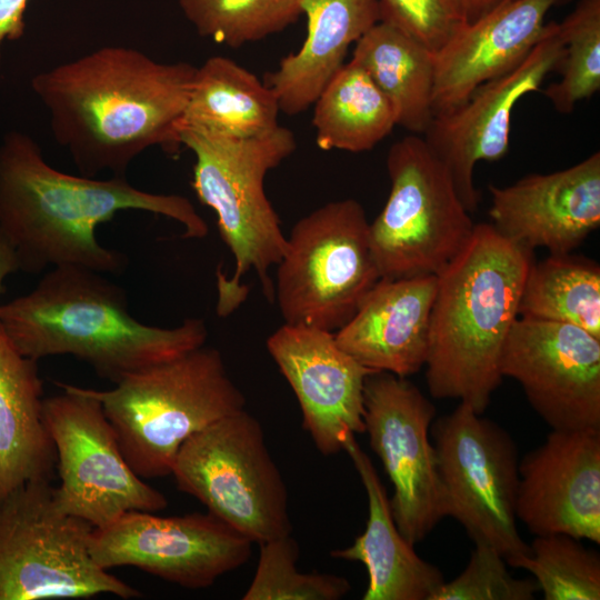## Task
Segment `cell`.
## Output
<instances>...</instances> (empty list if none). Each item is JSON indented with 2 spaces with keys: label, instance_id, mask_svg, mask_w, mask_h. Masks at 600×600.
<instances>
[{
  "label": "cell",
  "instance_id": "1",
  "mask_svg": "<svg viewBox=\"0 0 600 600\" xmlns=\"http://www.w3.org/2000/svg\"><path fill=\"white\" fill-rule=\"evenodd\" d=\"M197 67L158 62L126 47H102L36 74L31 88L46 107L54 140L81 176L127 177L131 162L159 146L181 147Z\"/></svg>",
  "mask_w": 600,
  "mask_h": 600
},
{
  "label": "cell",
  "instance_id": "2",
  "mask_svg": "<svg viewBox=\"0 0 600 600\" xmlns=\"http://www.w3.org/2000/svg\"><path fill=\"white\" fill-rule=\"evenodd\" d=\"M123 210L168 217L183 228V238L202 239L206 221L186 197L152 193L127 177L96 179L52 168L39 144L20 131L0 144V231L12 247L19 270L41 273L73 264L102 273H120L126 254L99 243L96 229Z\"/></svg>",
  "mask_w": 600,
  "mask_h": 600
},
{
  "label": "cell",
  "instance_id": "3",
  "mask_svg": "<svg viewBox=\"0 0 600 600\" xmlns=\"http://www.w3.org/2000/svg\"><path fill=\"white\" fill-rule=\"evenodd\" d=\"M128 309L124 290L102 272L66 264L51 268L29 293L0 304V324L23 356H73L113 383L207 341L200 318L160 328L138 321Z\"/></svg>",
  "mask_w": 600,
  "mask_h": 600
},
{
  "label": "cell",
  "instance_id": "4",
  "mask_svg": "<svg viewBox=\"0 0 600 600\" xmlns=\"http://www.w3.org/2000/svg\"><path fill=\"white\" fill-rule=\"evenodd\" d=\"M532 262L533 251L480 223L438 274L424 364L433 398L486 411L503 379L502 351Z\"/></svg>",
  "mask_w": 600,
  "mask_h": 600
},
{
  "label": "cell",
  "instance_id": "5",
  "mask_svg": "<svg viewBox=\"0 0 600 600\" xmlns=\"http://www.w3.org/2000/svg\"><path fill=\"white\" fill-rule=\"evenodd\" d=\"M181 146L196 162L192 188L201 203L217 214L220 236L230 249L236 269L218 279L219 316L231 313L247 297L240 286L250 270L258 274L268 300L274 298L269 269L286 248L279 217L264 192V178L297 148L293 132L282 126L256 137H233L190 126H179Z\"/></svg>",
  "mask_w": 600,
  "mask_h": 600
},
{
  "label": "cell",
  "instance_id": "6",
  "mask_svg": "<svg viewBox=\"0 0 600 600\" xmlns=\"http://www.w3.org/2000/svg\"><path fill=\"white\" fill-rule=\"evenodd\" d=\"M87 389L100 401L127 462L142 479L171 474L187 439L246 407L221 353L204 346L133 372L112 389Z\"/></svg>",
  "mask_w": 600,
  "mask_h": 600
},
{
  "label": "cell",
  "instance_id": "7",
  "mask_svg": "<svg viewBox=\"0 0 600 600\" xmlns=\"http://www.w3.org/2000/svg\"><path fill=\"white\" fill-rule=\"evenodd\" d=\"M93 527L63 512L49 480L29 481L0 499V600L121 599L140 592L96 564Z\"/></svg>",
  "mask_w": 600,
  "mask_h": 600
},
{
  "label": "cell",
  "instance_id": "8",
  "mask_svg": "<svg viewBox=\"0 0 600 600\" xmlns=\"http://www.w3.org/2000/svg\"><path fill=\"white\" fill-rule=\"evenodd\" d=\"M387 170L389 197L369 226L380 278L438 276L464 249L476 223L423 137L394 142Z\"/></svg>",
  "mask_w": 600,
  "mask_h": 600
},
{
  "label": "cell",
  "instance_id": "9",
  "mask_svg": "<svg viewBox=\"0 0 600 600\" xmlns=\"http://www.w3.org/2000/svg\"><path fill=\"white\" fill-rule=\"evenodd\" d=\"M369 221L354 199L331 201L296 222L274 296L284 323L336 332L381 279Z\"/></svg>",
  "mask_w": 600,
  "mask_h": 600
},
{
  "label": "cell",
  "instance_id": "10",
  "mask_svg": "<svg viewBox=\"0 0 600 600\" xmlns=\"http://www.w3.org/2000/svg\"><path fill=\"white\" fill-rule=\"evenodd\" d=\"M171 474L180 491L252 543L291 534L286 483L260 422L246 409L187 439Z\"/></svg>",
  "mask_w": 600,
  "mask_h": 600
},
{
  "label": "cell",
  "instance_id": "11",
  "mask_svg": "<svg viewBox=\"0 0 600 600\" xmlns=\"http://www.w3.org/2000/svg\"><path fill=\"white\" fill-rule=\"evenodd\" d=\"M446 514L474 543L494 548L510 562L529 553L517 528L518 448L511 436L469 404L432 422Z\"/></svg>",
  "mask_w": 600,
  "mask_h": 600
},
{
  "label": "cell",
  "instance_id": "12",
  "mask_svg": "<svg viewBox=\"0 0 600 600\" xmlns=\"http://www.w3.org/2000/svg\"><path fill=\"white\" fill-rule=\"evenodd\" d=\"M58 384L63 392L44 398L42 409L57 456L58 507L93 528L129 511L163 510L167 498L129 466L100 401L87 388Z\"/></svg>",
  "mask_w": 600,
  "mask_h": 600
},
{
  "label": "cell",
  "instance_id": "13",
  "mask_svg": "<svg viewBox=\"0 0 600 600\" xmlns=\"http://www.w3.org/2000/svg\"><path fill=\"white\" fill-rule=\"evenodd\" d=\"M364 432L388 474L390 508L400 533L421 542L447 517L430 428L433 403L407 378L376 371L363 389Z\"/></svg>",
  "mask_w": 600,
  "mask_h": 600
},
{
  "label": "cell",
  "instance_id": "14",
  "mask_svg": "<svg viewBox=\"0 0 600 600\" xmlns=\"http://www.w3.org/2000/svg\"><path fill=\"white\" fill-rule=\"evenodd\" d=\"M252 541L209 511L160 517L129 511L93 528L89 551L98 567H136L187 589L211 587L251 556Z\"/></svg>",
  "mask_w": 600,
  "mask_h": 600
},
{
  "label": "cell",
  "instance_id": "15",
  "mask_svg": "<svg viewBox=\"0 0 600 600\" xmlns=\"http://www.w3.org/2000/svg\"><path fill=\"white\" fill-rule=\"evenodd\" d=\"M500 370L551 430L600 428V339L588 331L518 317Z\"/></svg>",
  "mask_w": 600,
  "mask_h": 600
},
{
  "label": "cell",
  "instance_id": "16",
  "mask_svg": "<svg viewBox=\"0 0 600 600\" xmlns=\"http://www.w3.org/2000/svg\"><path fill=\"white\" fill-rule=\"evenodd\" d=\"M564 54L559 22L546 31L530 53L513 69L479 86L457 109L433 116L423 139L448 169L466 209L479 203L473 173L480 161H498L509 151L511 113L526 94L538 91Z\"/></svg>",
  "mask_w": 600,
  "mask_h": 600
},
{
  "label": "cell",
  "instance_id": "17",
  "mask_svg": "<svg viewBox=\"0 0 600 600\" xmlns=\"http://www.w3.org/2000/svg\"><path fill=\"white\" fill-rule=\"evenodd\" d=\"M266 346L292 388L302 427L321 454L339 453L350 437L364 432V382L376 371L344 352L334 332L284 323Z\"/></svg>",
  "mask_w": 600,
  "mask_h": 600
},
{
  "label": "cell",
  "instance_id": "18",
  "mask_svg": "<svg viewBox=\"0 0 600 600\" xmlns=\"http://www.w3.org/2000/svg\"><path fill=\"white\" fill-rule=\"evenodd\" d=\"M517 520L600 543V428L552 430L519 462Z\"/></svg>",
  "mask_w": 600,
  "mask_h": 600
},
{
  "label": "cell",
  "instance_id": "19",
  "mask_svg": "<svg viewBox=\"0 0 600 600\" xmlns=\"http://www.w3.org/2000/svg\"><path fill=\"white\" fill-rule=\"evenodd\" d=\"M489 191L488 214L502 237L531 251L569 253L600 226V153Z\"/></svg>",
  "mask_w": 600,
  "mask_h": 600
},
{
  "label": "cell",
  "instance_id": "20",
  "mask_svg": "<svg viewBox=\"0 0 600 600\" xmlns=\"http://www.w3.org/2000/svg\"><path fill=\"white\" fill-rule=\"evenodd\" d=\"M571 0H503L466 21L434 53L433 116L463 104L484 82L517 67L546 31L548 13Z\"/></svg>",
  "mask_w": 600,
  "mask_h": 600
},
{
  "label": "cell",
  "instance_id": "21",
  "mask_svg": "<svg viewBox=\"0 0 600 600\" xmlns=\"http://www.w3.org/2000/svg\"><path fill=\"white\" fill-rule=\"evenodd\" d=\"M438 276L380 279L354 316L334 332L362 366L407 378L426 364Z\"/></svg>",
  "mask_w": 600,
  "mask_h": 600
},
{
  "label": "cell",
  "instance_id": "22",
  "mask_svg": "<svg viewBox=\"0 0 600 600\" xmlns=\"http://www.w3.org/2000/svg\"><path fill=\"white\" fill-rule=\"evenodd\" d=\"M343 450L366 489L368 520L353 543L332 550L331 557L366 567L368 587L363 600H432L444 582L441 571L420 558L398 530L386 488L354 436L347 440Z\"/></svg>",
  "mask_w": 600,
  "mask_h": 600
},
{
  "label": "cell",
  "instance_id": "23",
  "mask_svg": "<svg viewBox=\"0 0 600 600\" xmlns=\"http://www.w3.org/2000/svg\"><path fill=\"white\" fill-rule=\"evenodd\" d=\"M307 36L263 82L274 92L280 111L304 112L344 64L349 48L380 22L378 0H302Z\"/></svg>",
  "mask_w": 600,
  "mask_h": 600
},
{
  "label": "cell",
  "instance_id": "24",
  "mask_svg": "<svg viewBox=\"0 0 600 600\" xmlns=\"http://www.w3.org/2000/svg\"><path fill=\"white\" fill-rule=\"evenodd\" d=\"M37 362L20 353L0 324V499L54 474L57 456L43 421Z\"/></svg>",
  "mask_w": 600,
  "mask_h": 600
},
{
  "label": "cell",
  "instance_id": "25",
  "mask_svg": "<svg viewBox=\"0 0 600 600\" xmlns=\"http://www.w3.org/2000/svg\"><path fill=\"white\" fill-rule=\"evenodd\" d=\"M280 112L274 92L236 61L214 56L197 67L180 126L233 137L274 130Z\"/></svg>",
  "mask_w": 600,
  "mask_h": 600
},
{
  "label": "cell",
  "instance_id": "26",
  "mask_svg": "<svg viewBox=\"0 0 600 600\" xmlns=\"http://www.w3.org/2000/svg\"><path fill=\"white\" fill-rule=\"evenodd\" d=\"M350 60L390 101L397 126L422 136L433 118L434 52L380 21L354 43Z\"/></svg>",
  "mask_w": 600,
  "mask_h": 600
},
{
  "label": "cell",
  "instance_id": "27",
  "mask_svg": "<svg viewBox=\"0 0 600 600\" xmlns=\"http://www.w3.org/2000/svg\"><path fill=\"white\" fill-rule=\"evenodd\" d=\"M312 126L320 149L363 152L390 134L397 122L390 101L350 60L314 101Z\"/></svg>",
  "mask_w": 600,
  "mask_h": 600
},
{
  "label": "cell",
  "instance_id": "28",
  "mask_svg": "<svg viewBox=\"0 0 600 600\" xmlns=\"http://www.w3.org/2000/svg\"><path fill=\"white\" fill-rule=\"evenodd\" d=\"M519 317L568 323L600 339V267L586 257L550 254L532 262Z\"/></svg>",
  "mask_w": 600,
  "mask_h": 600
},
{
  "label": "cell",
  "instance_id": "29",
  "mask_svg": "<svg viewBox=\"0 0 600 600\" xmlns=\"http://www.w3.org/2000/svg\"><path fill=\"white\" fill-rule=\"evenodd\" d=\"M198 34L237 49L286 30L302 14V0H179Z\"/></svg>",
  "mask_w": 600,
  "mask_h": 600
},
{
  "label": "cell",
  "instance_id": "30",
  "mask_svg": "<svg viewBox=\"0 0 600 600\" xmlns=\"http://www.w3.org/2000/svg\"><path fill=\"white\" fill-rule=\"evenodd\" d=\"M529 571L544 600H599L600 557L571 536H536L529 553L508 562Z\"/></svg>",
  "mask_w": 600,
  "mask_h": 600
},
{
  "label": "cell",
  "instance_id": "31",
  "mask_svg": "<svg viewBox=\"0 0 600 600\" xmlns=\"http://www.w3.org/2000/svg\"><path fill=\"white\" fill-rule=\"evenodd\" d=\"M559 32L564 49L562 76L543 94L559 113H570L600 89V0H578L559 22Z\"/></svg>",
  "mask_w": 600,
  "mask_h": 600
},
{
  "label": "cell",
  "instance_id": "32",
  "mask_svg": "<svg viewBox=\"0 0 600 600\" xmlns=\"http://www.w3.org/2000/svg\"><path fill=\"white\" fill-rule=\"evenodd\" d=\"M259 546L257 570L243 600H339L351 589L341 576L299 572V546L291 534Z\"/></svg>",
  "mask_w": 600,
  "mask_h": 600
},
{
  "label": "cell",
  "instance_id": "33",
  "mask_svg": "<svg viewBox=\"0 0 600 600\" xmlns=\"http://www.w3.org/2000/svg\"><path fill=\"white\" fill-rule=\"evenodd\" d=\"M537 591L533 579H518L509 572L494 548L474 543L464 570L444 581L432 600H532Z\"/></svg>",
  "mask_w": 600,
  "mask_h": 600
},
{
  "label": "cell",
  "instance_id": "34",
  "mask_svg": "<svg viewBox=\"0 0 600 600\" xmlns=\"http://www.w3.org/2000/svg\"><path fill=\"white\" fill-rule=\"evenodd\" d=\"M380 21L438 52L467 21L453 0H378Z\"/></svg>",
  "mask_w": 600,
  "mask_h": 600
},
{
  "label": "cell",
  "instance_id": "35",
  "mask_svg": "<svg viewBox=\"0 0 600 600\" xmlns=\"http://www.w3.org/2000/svg\"><path fill=\"white\" fill-rule=\"evenodd\" d=\"M28 2L29 0H0V49L3 41H16L23 36Z\"/></svg>",
  "mask_w": 600,
  "mask_h": 600
},
{
  "label": "cell",
  "instance_id": "36",
  "mask_svg": "<svg viewBox=\"0 0 600 600\" xmlns=\"http://www.w3.org/2000/svg\"><path fill=\"white\" fill-rule=\"evenodd\" d=\"M468 22L474 21L489 12L503 0H453Z\"/></svg>",
  "mask_w": 600,
  "mask_h": 600
},
{
  "label": "cell",
  "instance_id": "37",
  "mask_svg": "<svg viewBox=\"0 0 600 600\" xmlns=\"http://www.w3.org/2000/svg\"><path fill=\"white\" fill-rule=\"evenodd\" d=\"M19 270L16 253L0 231V292L7 276Z\"/></svg>",
  "mask_w": 600,
  "mask_h": 600
}]
</instances>
